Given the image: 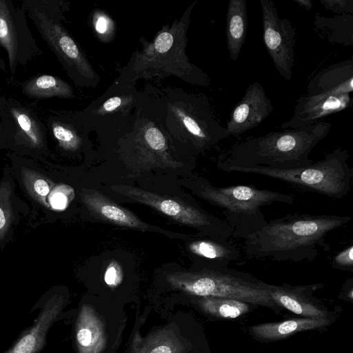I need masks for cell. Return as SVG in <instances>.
I'll return each instance as SVG.
<instances>
[{
	"instance_id": "7c38bea8",
	"label": "cell",
	"mask_w": 353,
	"mask_h": 353,
	"mask_svg": "<svg viewBox=\"0 0 353 353\" xmlns=\"http://www.w3.org/2000/svg\"><path fill=\"white\" fill-rule=\"evenodd\" d=\"M352 103L350 94L302 95L296 101L291 118L281 129H296L312 125L323 117L346 109Z\"/></svg>"
},
{
	"instance_id": "8fae6325",
	"label": "cell",
	"mask_w": 353,
	"mask_h": 353,
	"mask_svg": "<svg viewBox=\"0 0 353 353\" xmlns=\"http://www.w3.org/2000/svg\"><path fill=\"white\" fill-rule=\"evenodd\" d=\"M270 99L259 82L248 86L226 123V138L238 137L260 125L272 112Z\"/></svg>"
},
{
	"instance_id": "3957f363",
	"label": "cell",
	"mask_w": 353,
	"mask_h": 353,
	"mask_svg": "<svg viewBox=\"0 0 353 353\" xmlns=\"http://www.w3.org/2000/svg\"><path fill=\"white\" fill-rule=\"evenodd\" d=\"M196 1L189 6L179 22L163 28L152 42L143 44L121 70L117 83L121 88H131L139 79L165 78L174 75L183 81L208 86L210 79L199 68L191 63L185 53L186 33L192 10Z\"/></svg>"
},
{
	"instance_id": "836d02e7",
	"label": "cell",
	"mask_w": 353,
	"mask_h": 353,
	"mask_svg": "<svg viewBox=\"0 0 353 353\" xmlns=\"http://www.w3.org/2000/svg\"><path fill=\"white\" fill-rule=\"evenodd\" d=\"M293 2L304 8L307 11H310L313 7L312 2L310 0H292Z\"/></svg>"
},
{
	"instance_id": "5b68a950",
	"label": "cell",
	"mask_w": 353,
	"mask_h": 353,
	"mask_svg": "<svg viewBox=\"0 0 353 353\" xmlns=\"http://www.w3.org/2000/svg\"><path fill=\"white\" fill-rule=\"evenodd\" d=\"M345 149L335 148L311 165L292 170H276L258 165L219 167L225 172H237L272 177L294 187L340 199L351 190L353 172Z\"/></svg>"
},
{
	"instance_id": "484cf974",
	"label": "cell",
	"mask_w": 353,
	"mask_h": 353,
	"mask_svg": "<svg viewBox=\"0 0 353 353\" xmlns=\"http://www.w3.org/2000/svg\"><path fill=\"white\" fill-rule=\"evenodd\" d=\"M332 265L339 270L353 271V245L351 243L336 253L332 260Z\"/></svg>"
},
{
	"instance_id": "f546056e",
	"label": "cell",
	"mask_w": 353,
	"mask_h": 353,
	"mask_svg": "<svg viewBox=\"0 0 353 353\" xmlns=\"http://www.w3.org/2000/svg\"><path fill=\"white\" fill-rule=\"evenodd\" d=\"M92 331V328H88V327H85V325H83L79 329L77 334V339L78 343L81 347H87L92 344V341L95 339L93 336L94 334Z\"/></svg>"
},
{
	"instance_id": "4dcf8cb0",
	"label": "cell",
	"mask_w": 353,
	"mask_h": 353,
	"mask_svg": "<svg viewBox=\"0 0 353 353\" xmlns=\"http://www.w3.org/2000/svg\"><path fill=\"white\" fill-rule=\"evenodd\" d=\"M112 22L105 15H99L95 17L94 28L99 34H107L111 30Z\"/></svg>"
},
{
	"instance_id": "30bf717a",
	"label": "cell",
	"mask_w": 353,
	"mask_h": 353,
	"mask_svg": "<svg viewBox=\"0 0 353 353\" xmlns=\"http://www.w3.org/2000/svg\"><path fill=\"white\" fill-rule=\"evenodd\" d=\"M34 21L49 45L81 78L85 85L97 83V74L75 41L62 26L44 17L41 13L34 15Z\"/></svg>"
},
{
	"instance_id": "5bb4252c",
	"label": "cell",
	"mask_w": 353,
	"mask_h": 353,
	"mask_svg": "<svg viewBox=\"0 0 353 353\" xmlns=\"http://www.w3.org/2000/svg\"><path fill=\"white\" fill-rule=\"evenodd\" d=\"M353 91V59L341 61L316 73L307 85V95L350 94Z\"/></svg>"
},
{
	"instance_id": "83f0119b",
	"label": "cell",
	"mask_w": 353,
	"mask_h": 353,
	"mask_svg": "<svg viewBox=\"0 0 353 353\" xmlns=\"http://www.w3.org/2000/svg\"><path fill=\"white\" fill-rule=\"evenodd\" d=\"M324 8L338 14H353V0H320Z\"/></svg>"
},
{
	"instance_id": "277c9868",
	"label": "cell",
	"mask_w": 353,
	"mask_h": 353,
	"mask_svg": "<svg viewBox=\"0 0 353 353\" xmlns=\"http://www.w3.org/2000/svg\"><path fill=\"white\" fill-rule=\"evenodd\" d=\"M197 194L212 205L222 210L223 221L228 225L232 236L247 239L260 230L267 223L263 207L274 203L292 204L294 196L253 186L236 185L216 187L206 180L199 182Z\"/></svg>"
},
{
	"instance_id": "ffe728a7",
	"label": "cell",
	"mask_w": 353,
	"mask_h": 353,
	"mask_svg": "<svg viewBox=\"0 0 353 353\" xmlns=\"http://www.w3.org/2000/svg\"><path fill=\"white\" fill-rule=\"evenodd\" d=\"M314 25L317 32L330 43L345 46L353 44V14L326 17L317 13Z\"/></svg>"
},
{
	"instance_id": "6da1fadb",
	"label": "cell",
	"mask_w": 353,
	"mask_h": 353,
	"mask_svg": "<svg viewBox=\"0 0 353 353\" xmlns=\"http://www.w3.org/2000/svg\"><path fill=\"white\" fill-rule=\"evenodd\" d=\"M350 216L288 214L267 221L258 232L243 240L249 258L279 262L312 261L320 248L327 247V234L347 224Z\"/></svg>"
},
{
	"instance_id": "e0dca14e",
	"label": "cell",
	"mask_w": 353,
	"mask_h": 353,
	"mask_svg": "<svg viewBox=\"0 0 353 353\" xmlns=\"http://www.w3.org/2000/svg\"><path fill=\"white\" fill-rule=\"evenodd\" d=\"M248 29L245 0H230L226 13L225 36L230 58L236 61L244 45Z\"/></svg>"
},
{
	"instance_id": "603a6c76",
	"label": "cell",
	"mask_w": 353,
	"mask_h": 353,
	"mask_svg": "<svg viewBox=\"0 0 353 353\" xmlns=\"http://www.w3.org/2000/svg\"><path fill=\"white\" fill-rule=\"evenodd\" d=\"M135 103V94H120L109 97L101 104L96 105L88 110L93 118L110 119L115 116H124L130 112ZM90 116V117H91Z\"/></svg>"
},
{
	"instance_id": "d590c367",
	"label": "cell",
	"mask_w": 353,
	"mask_h": 353,
	"mask_svg": "<svg viewBox=\"0 0 353 353\" xmlns=\"http://www.w3.org/2000/svg\"><path fill=\"white\" fill-rule=\"evenodd\" d=\"M6 223V219L3 212L0 208V229L2 228Z\"/></svg>"
},
{
	"instance_id": "ba28073f",
	"label": "cell",
	"mask_w": 353,
	"mask_h": 353,
	"mask_svg": "<svg viewBox=\"0 0 353 353\" xmlns=\"http://www.w3.org/2000/svg\"><path fill=\"white\" fill-rule=\"evenodd\" d=\"M111 188L115 192L148 205L177 222L193 227L208 236L222 240L230 239L232 236L228 225L223 219L192 205L132 186L113 185Z\"/></svg>"
},
{
	"instance_id": "44dd1931",
	"label": "cell",
	"mask_w": 353,
	"mask_h": 353,
	"mask_svg": "<svg viewBox=\"0 0 353 353\" xmlns=\"http://www.w3.org/2000/svg\"><path fill=\"white\" fill-rule=\"evenodd\" d=\"M26 94L34 97H74L72 87L52 75H41L30 80L25 86Z\"/></svg>"
},
{
	"instance_id": "d4e9b609",
	"label": "cell",
	"mask_w": 353,
	"mask_h": 353,
	"mask_svg": "<svg viewBox=\"0 0 353 353\" xmlns=\"http://www.w3.org/2000/svg\"><path fill=\"white\" fill-rule=\"evenodd\" d=\"M52 132L60 143L67 148L74 149L80 145L81 139L79 137L72 129L65 125L54 123Z\"/></svg>"
},
{
	"instance_id": "1f68e13d",
	"label": "cell",
	"mask_w": 353,
	"mask_h": 353,
	"mask_svg": "<svg viewBox=\"0 0 353 353\" xmlns=\"http://www.w3.org/2000/svg\"><path fill=\"white\" fill-rule=\"evenodd\" d=\"M51 204L56 209H63L67 204V198L63 193L57 192L52 195Z\"/></svg>"
},
{
	"instance_id": "7a4b0ae2",
	"label": "cell",
	"mask_w": 353,
	"mask_h": 353,
	"mask_svg": "<svg viewBox=\"0 0 353 353\" xmlns=\"http://www.w3.org/2000/svg\"><path fill=\"white\" fill-rule=\"evenodd\" d=\"M331 123L318 121L296 129L270 132L236 142L221 154L217 166L258 165L276 170H292L311 165L312 149L328 134Z\"/></svg>"
},
{
	"instance_id": "4316f807",
	"label": "cell",
	"mask_w": 353,
	"mask_h": 353,
	"mask_svg": "<svg viewBox=\"0 0 353 353\" xmlns=\"http://www.w3.org/2000/svg\"><path fill=\"white\" fill-rule=\"evenodd\" d=\"M13 115L21 130L27 134L34 142L37 141V130L36 123L26 113L13 110Z\"/></svg>"
},
{
	"instance_id": "d6a6232c",
	"label": "cell",
	"mask_w": 353,
	"mask_h": 353,
	"mask_svg": "<svg viewBox=\"0 0 353 353\" xmlns=\"http://www.w3.org/2000/svg\"><path fill=\"white\" fill-rule=\"evenodd\" d=\"M35 191L41 196H45L49 192L48 183L42 179L36 181L34 185Z\"/></svg>"
},
{
	"instance_id": "e575fe53",
	"label": "cell",
	"mask_w": 353,
	"mask_h": 353,
	"mask_svg": "<svg viewBox=\"0 0 353 353\" xmlns=\"http://www.w3.org/2000/svg\"><path fill=\"white\" fill-rule=\"evenodd\" d=\"M172 349L168 345H159L154 348L150 353H172Z\"/></svg>"
},
{
	"instance_id": "2e32d148",
	"label": "cell",
	"mask_w": 353,
	"mask_h": 353,
	"mask_svg": "<svg viewBox=\"0 0 353 353\" xmlns=\"http://www.w3.org/2000/svg\"><path fill=\"white\" fill-rule=\"evenodd\" d=\"M268 291L278 306L308 318L326 317L327 313L309 301L306 293L310 286L275 285L267 283Z\"/></svg>"
},
{
	"instance_id": "7402d4cb",
	"label": "cell",
	"mask_w": 353,
	"mask_h": 353,
	"mask_svg": "<svg viewBox=\"0 0 353 353\" xmlns=\"http://www.w3.org/2000/svg\"><path fill=\"white\" fill-rule=\"evenodd\" d=\"M203 309L209 314L223 319H235L248 312L249 303L227 298L201 296Z\"/></svg>"
},
{
	"instance_id": "ac0fdd59",
	"label": "cell",
	"mask_w": 353,
	"mask_h": 353,
	"mask_svg": "<svg viewBox=\"0 0 353 353\" xmlns=\"http://www.w3.org/2000/svg\"><path fill=\"white\" fill-rule=\"evenodd\" d=\"M328 323L329 319L327 317H305L256 325L251 327V331L254 336L260 339L274 340L289 336L296 332L323 327Z\"/></svg>"
},
{
	"instance_id": "4fadbf2b",
	"label": "cell",
	"mask_w": 353,
	"mask_h": 353,
	"mask_svg": "<svg viewBox=\"0 0 353 353\" xmlns=\"http://www.w3.org/2000/svg\"><path fill=\"white\" fill-rule=\"evenodd\" d=\"M81 197L88 211L97 219L119 226L152 230V227L98 190H85Z\"/></svg>"
},
{
	"instance_id": "8992f818",
	"label": "cell",
	"mask_w": 353,
	"mask_h": 353,
	"mask_svg": "<svg viewBox=\"0 0 353 353\" xmlns=\"http://www.w3.org/2000/svg\"><path fill=\"white\" fill-rule=\"evenodd\" d=\"M167 279L175 287L201 297L227 298L272 308L278 306L272 299L266 283L228 268L174 272Z\"/></svg>"
},
{
	"instance_id": "cb8c5ba5",
	"label": "cell",
	"mask_w": 353,
	"mask_h": 353,
	"mask_svg": "<svg viewBox=\"0 0 353 353\" xmlns=\"http://www.w3.org/2000/svg\"><path fill=\"white\" fill-rule=\"evenodd\" d=\"M0 44L6 50L10 68H13L18 50L17 33L9 9L3 0H0Z\"/></svg>"
},
{
	"instance_id": "9c48e42d",
	"label": "cell",
	"mask_w": 353,
	"mask_h": 353,
	"mask_svg": "<svg viewBox=\"0 0 353 353\" xmlns=\"http://www.w3.org/2000/svg\"><path fill=\"white\" fill-rule=\"evenodd\" d=\"M263 39L275 68L286 81L293 74L295 28L287 18L280 19L272 0H260Z\"/></svg>"
},
{
	"instance_id": "d6986e66",
	"label": "cell",
	"mask_w": 353,
	"mask_h": 353,
	"mask_svg": "<svg viewBox=\"0 0 353 353\" xmlns=\"http://www.w3.org/2000/svg\"><path fill=\"white\" fill-rule=\"evenodd\" d=\"M60 310L57 304L46 305L33 326L6 353H37L43 346L48 330Z\"/></svg>"
},
{
	"instance_id": "52a82bcc",
	"label": "cell",
	"mask_w": 353,
	"mask_h": 353,
	"mask_svg": "<svg viewBox=\"0 0 353 353\" xmlns=\"http://www.w3.org/2000/svg\"><path fill=\"white\" fill-rule=\"evenodd\" d=\"M168 116L173 125L170 130H179L198 151L210 149L226 139L225 128L216 120L208 99L193 94L182 95V102L168 103Z\"/></svg>"
},
{
	"instance_id": "9a60e30c",
	"label": "cell",
	"mask_w": 353,
	"mask_h": 353,
	"mask_svg": "<svg viewBox=\"0 0 353 353\" xmlns=\"http://www.w3.org/2000/svg\"><path fill=\"white\" fill-rule=\"evenodd\" d=\"M188 248L191 254L204 261V270L226 268L240 256L239 250L230 239L199 238L192 241Z\"/></svg>"
},
{
	"instance_id": "f1b7e54d",
	"label": "cell",
	"mask_w": 353,
	"mask_h": 353,
	"mask_svg": "<svg viewBox=\"0 0 353 353\" xmlns=\"http://www.w3.org/2000/svg\"><path fill=\"white\" fill-rule=\"evenodd\" d=\"M104 279L105 283L110 286H115L121 282L122 279V270L117 261H112L107 267Z\"/></svg>"
}]
</instances>
